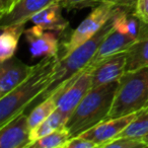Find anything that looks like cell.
<instances>
[{"label": "cell", "mask_w": 148, "mask_h": 148, "mask_svg": "<svg viewBox=\"0 0 148 148\" xmlns=\"http://www.w3.org/2000/svg\"><path fill=\"white\" fill-rule=\"evenodd\" d=\"M142 141L145 143V145H146V147H148V133L146 134L145 136H144L143 138H142Z\"/></svg>", "instance_id": "27"}, {"label": "cell", "mask_w": 148, "mask_h": 148, "mask_svg": "<svg viewBox=\"0 0 148 148\" xmlns=\"http://www.w3.org/2000/svg\"><path fill=\"white\" fill-rule=\"evenodd\" d=\"M148 108V67L126 71L119 86L109 118L121 117Z\"/></svg>", "instance_id": "4"}, {"label": "cell", "mask_w": 148, "mask_h": 148, "mask_svg": "<svg viewBox=\"0 0 148 148\" xmlns=\"http://www.w3.org/2000/svg\"><path fill=\"white\" fill-rule=\"evenodd\" d=\"M119 80L93 87L85 95L65 124L70 136L76 137L108 119Z\"/></svg>", "instance_id": "3"}, {"label": "cell", "mask_w": 148, "mask_h": 148, "mask_svg": "<svg viewBox=\"0 0 148 148\" xmlns=\"http://www.w3.org/2000/svg\"><path fill=\"white\" fill-rule=\"evenodd\" d=\"M101 148H146V145L142 139L122 136L103 144Z\"/></svg>", "instance_id": "22"}, {"label": "cell", "mask_w": 148, "mask_h": 148, "mask_svg": "<svg viewBox=\"0 0 148 148\" xmlns=\"http://www.w3.org/2000/svg\"><path fill=\"white\" fill-rule=\"evenodd\" d=\"M65 148H97L95 143L92 141L82 137V136H76V137L70 138L68 143L66 144Z\"/></svg>", "instance_id": "24"}, {"label": "cell", "mask_w": 148, "mask_h": 148, "mask_svg": "<svg viewBox=\"0 0 148 148\" xmlns=\"http://www.w3.org/2000/svg\"><path fill=\"white\" fill-rule=\"evenodd\" d=\"M67 120H68V118L66 117L61 111L56 109L47 119L44 120V121L42 122L41 124H39L37 127H35L34 129L31 130L32 144L37 141V140L41 139L44 136L48 135V134L52 133V132L56 131V130L60 129L61 127L65 126ZM32 144H31V146H32Z\"/></svg>", "instance_id": "18"}, {"label": "cell", "mask_w": 148, "mask_h": 148, "mask_svg": "<svg viewBox=\"0 0 148 148\" xmlns=\"http://www.w3.org/2000/svg\"><path fill=\"white\" fill-rule=\"evenodd\" d=\"M95 2H97V1H95Z\"/></svg>", "instance_id": "29"}, {"label": "cell", "mask_w": 148, "mask_h": 148, "mask_svg": "<svg viewBox=\"0 0 148 148\" xmlns=\"http://www.w3.org/2000/svg\"><path fill=\"white\" fill-rule=\"evenodd\" d=\"M56 109H57V103L53 97H48L35 106L29 114V125L31 130L47 119Z\"/></svg>", "instance_id": "21"}, {"label": "cell", "mask_w": 148, "mask_h": 148, "mask_svg": "<svg viewBox=\"0 0 148 148\" xmlns=\"http://www.w3.org/2000/svg\"><path fill=\"white\" fill-rule=\"evenodd\" d=\"M0 99L16 88L32 74L35 65L29 66L16 57L0 62Z\"/></svg>", "instance_id": "9"}, {"label": "cell", "mask_w": 148, "mask_h": 148, "mask_svg": "<svg viewBox=\"0 0 148 148\" xmlns=\"http://www.w3.org/2000/svg\"><path fill=\"white\" fill-rule=\"evenodd\" d=\"M62 9L63 6L59 1L54 2L35 13L29 21L46 31L62 33L69 27V21L63 16Z\"/></svg>", "instance_id": "14"}, {"label": "cell", "mask_w": 148, "mask_h": 148, "mask_svg": "<svg viewBox=\"0 0 148 148\" xmlns=\"http://www.w3.org/2000/svg\"><path fill=\"white\" fill-rule=\"evenodd\" d=\"M57 1L59 0H18L10 12L0 17V27L27 23L35 13Z\"/></svg>", "instance_id": "12"}, {"label": "cell", "mask_w": 148, "mask_h": 148, "mask_svg": "<svg viewBox=\"0 0 148 148\" xmlns=\"http://www.w3.org/2000/svg\"><path fill=\"white\" fill-rule=\"evenodd\" d=\"M70 136L68 130L65 126L60 129L48 134L37 140L32 144L31 148H65L66 144L70 140Z\"/></svg>", "instance_id": "19"}, {"label": "cell", "mask_w": 148, "mask_h": 148, "mask_svg": "<svg viewBox=\"0 0 148 148\" xmlns=\"http://www.w3.org/2000/svg\"><path fill=\"white\" fill-rule=\"evenodd\" d=\"M27 23H16L1 29L0 35V62L10 59L17 50L21 36L25 34Z\"/></svg>", "instance_id": "16"}, {"label": "cell", "mask_w": 148, "mask_h": 148, "mask_svg": "<svg viewBox=\"0 0 148 148\" xmlns=\"http://www.w3.org/2000/svg\"><path fill=\"white\" fill-rule=\"evenodd\" d=\"M17 2H18V0H15V4H16Z\"/></svg>", "instance_id": "28"}, {"label": "cell", "mask_w": 148, "mask_h": 148, "mask_svg": "<svg viewBox=\"0 0 148 148\" xmlns=\"http://www.w3.org/2000/svg\"><path fill=\"white\" fill-rule=\"evenodd\" d=\"M133 11L143 23L148 25V0H137Z\"/></svg>", "instance_id": "25"}, {"label": "cell", "mask_w": 148, "mask_h": 148, "mask_svg": "<svg viewBox=\"0 0 148 148\" xmlns=\"http://www.w3.org/2000/svg\"><path fill=\"white\" fill-rule=\"evenodd\" d=\"M119 9H118V11H119ZM117 12L107 21V23L91 39H89L82 45L78 46L76 49H74L67 55L59 57L55 65V69H54L49 86L38 97L37 101H34V107L37 106L40 101L57 93L64 85H66L69 81H71L85 68H87L101 42L115 29L114 21H115Z\"/></svg>", "instance_id": "2"}, {"label": "cell", "mask_w": 148, "mask_h": 148, "mask_svg": "<svg viewBox=\"0 0 148 148\" xmlns=\"http://www.w3.org/2000/svg\"><path fill=\"white\" fill-rule=\"evenodd\" d=\"M25 40L32 58L59 55V39L52 31H46L38 25L25 29Z\"/></svg>", "instance_id": "10"}, {"label": "cell", "mask_w": 148, "mask_h": 148, "mask_svg": "<svg viewBox=\"0 0 148 148\" xmlns=\"http://www.w3.org/2000/svg\"><path fill=\"white\" fill-rule=\"evenodd\" d=\"M59 2L64 9L73 10V9H81L85 7L97 6V3L95 0H59Z\"/></svg>", "instance_id": "23"}, {"label": "cell", "mask_w": 148, "mask_h": 148, "mask_svg": "<svg viewBox=\"0 0 148 148\" xmlns=\"http://www.w3.org/2000/svg\"><path fill=\"white\" fill-rule=\"evenodd\" d=\"M139 112L121 117L108 118L95 125V127L85 131L80 136L95 143L97 148H101L103 144L115 139L121 132H123L125 128L137 117Z\"/></svg>", "instance_id": "8"}, {"label": "cell", "mask_w": 148, "mask_h": 148, "mask_svg": "<svg viewBox=\"0 0 148 148\" xmlns=\"http://www.w3.org/2000/svg\"><path fill=\"white\" fill-rule=\"evenodd\" d=\"M148 133V108L139 112L137 117L125 128L123 132L117 137H131L136 139H142Z\"/></svg>", "instance_id": "20"}, {"label": "cell", "mask_w": 148, "mask_h": 148, "mask_svg": "<svg viewBox=\"0 0 148 148\" xmlns=\"http://www.w3.org/2000/svg\"><path fill=\"white\" fill-rule=\"evenodd\" d=\"M95 1L97 4L99 3H109V4H112L116 7L134 10L137 0H95Z\"/></svg>", "instance_id": "26"}, {"label": "cell", "mask_w": 148, "mask_h": 148, "mask_svg": "<svg viewBox=\"0 0 148 148\" xmlns=\"http://www.w3.org/2000/svg\"><path fill=\"white\" fill-rule=\"evenodd\" d=\"M91 89V68L87 67L52 97L57 109L69 119L82 99Z\"/></svg>", "instance_id": "6"}, {"label": "cell", "mask_w": 148, "mask_h": 148, "mask_svg": "<svg viewBox=\"0 0 148 148\" xmlns=\"http://www.w3.org/2000/svg\"><path fill=\"white\" fill-rule=\"evenodd\" d=\"M126 71L148 67V25L142 21L139 35L126 51Z\"/></svg>", "instance_id": "15"}, {"label": "cell", "mask_w": 148, "mask_h": 148, "mask_svg": "<svg viewBox=\"0 0 148 148\" xmlns=\"http://www.w3.org/2000/svg\"><path fill=\"white\" fill-rule=\"evenodd\" d=\"M126 52H122L91 67V88L119 80L126 72Z\"/></svg>", "instance_id": "11"}, {"label": "cell", "mask_w": 148, "mask_h": 148, "mask_svg": "<svg viewBox=\"0 0 148 148\" xmlns=\"http://www.w3.org/2000/svg\"><path fill=\"white\" fill-rule=\"evenodd\" d=\"M119 8L120 7H116L109 3H99L95 6L86 18L83 19L80 25L72 32L69 39L62 44V53L60 57L69 54L78 46L91 39Z\"/></svg>", "instance_id": "5"}, {"label": "cell", "mask_w": 148, "mask_h": 148, "mask_svg": "<svg viewBox=\"0 0 148 148\" xmlns=\"http://www.w3.org/2000/svg\"><path fill=\"white\" fill-rule=\"evenodd\" d=\"M31 128L29 114L23 112L0 127L1 148H31Z\"/></svg>", "instance_id": "7"}, {"label": "cell", "mask_w": 148, "mask_h": 148, "mask_svg": "<svg viewBox=\"0 0 148 148\" xmlns=\"http://www.w3.org/2000/svg\"><path fill=\"white\" fill-rule=\"evenodd\" d=\"M59 57V55L44 57L23 83L0 99V127L25 112L47 89Z\"/></svg>", "instance_id": "1"}, {"label": "cell", "mask_w": 148, "mask_h": 148, "mask_svg": "<svg viewBox=\"0 0 148 148\" xmlns=\"http://www.w3.org/2000/svg\"><path fill=\"white\" fill-rule=\"evenodd\" d=\"M142 21L134 13L133 10L120 8L114 21L115 29L124 35L137 39L141 29Z\"/></svg>", "instance_id": "17"}, {"label": "cell", "mask_w": 148, "mask_h": 148, "mask_svg": "<svg viewBox=\"0 0 148 148\" xmlns=\"http://www.w3.org/2000/svg\"><path fill=\"white\" fill-rule=\"evenodd\" d=\"M135 40L136 39H134V38L124 35V34L120 33L114 29L101 42L99 49L93 56L92 60L87 67L91 68L95 65H97L99 62H101V60L107 59V58L117 55L122 52H126L131 47L132 44L135 42Z\"/></svg>", "instance_id": "13"}]
</instances>
